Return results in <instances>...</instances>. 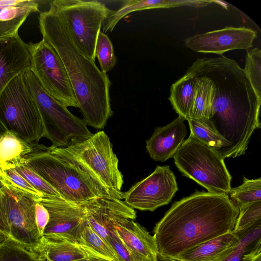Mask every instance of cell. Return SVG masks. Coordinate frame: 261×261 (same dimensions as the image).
<instances>
[{"mask_svg":"<svg viewBox=\"0 0 261 261\" xmlns=\"http://www.w3.org/2000/svg\"><path fill=\"white\" fill-rule=\"evenodd\" d=\"M189 69L206 76L212 82L210 116L205 123H200L227 143L224 159L244 154L253 133L260 127L261 99L243 69L223 55L198 58Z\"/></svg>","mask_w":261,"mask_h":261,"instance_id":"cell-1","label":"cell"},{"mask_svg":"<svg viewBox=\"0 0 261 261\" xmlns=\"http://www.w3.org/2000/svg\"><path fill=\"white\" fill-rule=\"evenodd\" d=\"M239 214L228 194L196 191L175 202L154 228L159 257L174 260L185 251L232 231Z\"/></svg>","mask_w":261,"mask_h":261,"instance_id":"cell-2","label":"cell"},{"mask_svg":"<svg viewBox=\"0 0 261 261\" xmlns=\"http://www.w3.org/2000/svg\"><path fill=\"white\" fill-rule=\"evenodd\" d=\"M38 19L42 39L53 47L65 67L83 120L87 125L103 128L113 114L108 75L83 54L53 7L40 12Z\"/></svg>","mask_w":261,"mask_h":261,"instance_id":"cell-3","label":"cell"},{"mask_svg":"<svg viewBox=\"0 0 261 261\" xmlns=\"http://www.w3.org/2000/svg\"><path fill=\"white\" fill-rule=\"evenodd\" d=\"M32 147V151L23 157L25 163L66 201L80 205L104 196L115 197L81 167L50 147Z\"/></svg>","mask_w":261,"mask_h":261,"instance_id":"cell-4","label":"cell"},{"mask_svg":"<svg viewBox=\"0 0 261 261\" xmlns=\"http://www.w3.org/2000/svg\"><path fill=\"white\" fill-rule=\"evenodd\" d=\"M50 148L81 167L115 197L124 199L119 161L104 131H98L87 138L72 139L65 147Z\"/></svg>","mask_w":261,"mask_h":261,"instance_id":"cell-5","label":"cell"},{"mask_svg":"<svg viewBox=\"0 0 261 261\" xmlns=\"http://www.w3.org/2000/svg\"><path fill=\"white\" fill-rule=\"evenodd\" d=\"M0 121L7 132L31 146L44 137L41 115L23 74L13 79L0 95Z\"/></svg>","mask_w":261,"mask_h":261,"instance_id":"cell-6","label":"cell"},{"mask_svg":"<svg viewBox=\"0 0 261 261\" xmlns=\"http://www.w3.org/2000/svg\"><path fill=\"white\" fill-rule=\"evenodd\" d=\"M182 175L193 179L208 192L228 194L231 176L223 157L190 134L173 156Z\"/></svg>","mask_w":261,"mask_h":261,"instance_id":"cell-7","label":"cell"},{"mask_svg":"<svg viewBox=\"0 0 261 261\" xmlns=\"http://www.w3.org/2000/svg\"><path fill=\"white\" fill-rule=\"evenodd\" d=\"M23 76L38 106L44 137L51 141V147H65L72 139H83L93 135L82 119L73 115L43 89L30 70L24 72Z\"/></svg>","mask_w":261,"mask_h":261,"instance_id":"cell-8","label":"cell"},{"mask_svg":"<svg viewBox=\"0 0 261 261\" xmlns=\"http://www.w3.org/2000/svg\"><path fill=\"white\" fill-rule=\"evenodd\" d=\"M49 6L63 18L83 54L95 61L101 26L113 11L96 0H54Z\"/></svg>","mask_w":261,"mask_h":261,"instance_id":"cell-9","label":"cell"},{"mask_svg":"<svg viewBox=\"0 0 261 261\" xmlns=\"http://www.w3.org/2000/svg\"><path fill=\"white\" fill-rule=\"evenodd\" d=\"M0 188L10 237L39 252L42 237L35 221L36 200L16 187L1 169Z\"/></svg>","mask_w":261,"mask_h":261,"instance_id":"cell-10","label":"cell"},{"mask_svg":"<svg viewBox=\"0 0 261 261\" xmlns=\"http://www.w3.org/2000/svg\"><path fill=\"white\" fill-rule=\"evenodd\" d=\"M28 45L30 70L41 87L66 107L78 108L65 67L55 50L43 39Z\"/></svg>","mask_w":261,"mask_h":261,"instance_id":"cell-11","label":"cell"},{"mask_svg":"<svg viewBox=\"0 0 261 261\" xmlns=\"http://www.w3.org/2000/svg\"><path fill=\"white\" fill-rule=\"evenodd\" d=\"M178 190L169 166H158L150 175L125 192L123 199L134 209L153 212L169 204Z\"/></svg>","mask_w":261,"mask_h":261,"instance_id":"cell-12","label":"cell"},{"mask_svg":"<svg viewBox=\"0 0 261 261\" xmlns=\"http://www.w3.org/2000/svg\"><path fill=\"white\" fill-rule=\"evenodd\" d=\"M36 201L47 209L49 215L42 237L49 241L75 243V236L86 221L83 207L61 197L44 196Z\"/></svg>","mask_w":261,"mask_h":261,"instance_id":"cell-13","label":"cell"},{"mask_svg":"<svg viewBox=\"0 0 261 261\" xmlns=\"http://www.w3.org/2000/svg\"><path fill=\"white\" fill-rule=\"evenodd\" d=\"M80 205L89 226L106 242L108 236L116 226L136 218L134 208L124 200L113 196L94 198Z\"/></svg>","mask_w":261,"mask_h":261,"instance_id":"cell-14","label":"cell"},{"mask_svg":"<svg viewBox=\"0 0 261 261\" xmlns=\"http://www.w3.org/2000/svg\"><path fill=\"white\" fill-rule=\"evenodd\" d=\"M256 37V32L250 28L226 27L189 37L185 45L195 52L222 55L231 50L252 47Z\"/></svg>","mask_w":261,"mask_h":261,"instance_id":"cell-15","label":"cell"},{"mask_svg":"<svg viewBox=\"0 0 261 261\" xmlns=\"http://www.w3.org/2000/svg\"><path fill=\"white\" fill-rule=\"evenodd\" d=\"M30 68L29 45L18 34L0 39V95L13 79Z\"/></svg>","mask_w":261,"mask_h":261,"instance_id":"cell-16","label":"cell"},{"mask_svg":"<svg viewBox=\"0 0 261 261\" xmlns=\"http://www.w3.org/2000/svg\"><path fill=\"white\" fill-rule=\"evenodd\" d=\"M185 120L178 117L163 127H158L146 141V148L151 159L165 162L173 158L187 134Z\"/></svg>","mask_w":261,"mask_h":261,"instance_id":"cell-17","label":"cell"},{"mask_svg":"<svg viewBox=\"0 0 261 261\" xmlns=\"http://www.w3.org/2000/svg\"><path fill=\"white\" fill-rule=\"evenodd\" d=\"M115 229L129 250L134 261H159L153 236L138 223L129 220L116 226Z\"/></svg>","mask_w":261,"mask_h":261,"instance_id":"cell-18","label":"cell"},{"mask_svg":"<svg viewBox=\"0 0 261 261\" xmlns=\"http://www.w3.org/2000/svg\"><path fill=\"white\" fill-rule=\"evenodd\" d=\"M239 241V237L233 231L228 232L185 251L174 260L221 261Z\"/></svg>","mask_w":261,"mask_h":261,"instance_id":"cell-19","label":"cell"},{"mask_svg":"<svg viewBox=\"0 0 261 261\" xmlns=\"http://www.w3.org/2000/svg\"><path fill=\"white\" fill-rule=\"evenodd\" d=\"M238 244L221 261H253L261 254V221L239 232Z\"/></svg>","mask_w":261,"mask_h":261,"instance_id":"cell-20","label":"cell"},{"mask_svg":"<svg viewBox=\"0 0 261 261\" xmlns=\"http://www.w3.org/2000/svg\"><path fill=\"white\" fill-rule=\"evenodd\" d=\"M197 79L186 73L171 86L169 100L173 108L185 120L190 118Z\"/></svg>","mask_w":261,"mask_h":261,"instance_id":"cell-21","label":"cell"},{"mask_svg":"<svg viewBox=\"0 0 261 261\" xmlns=\"http://www.w3.org/2000/svg\"><path fill=\"white\" fill-rule=\"evenodd\" d=\"M186 73L195 76L197 79L190 118L204 123L209 119L211 114L212 100L211 80L206 76L189 68Z\"/></svg>","mask_w":261,"mask_h":261,"instance_id":"cell-22","label":"cell"},{"mask_svg":"<svg viewBox=\"0 0 261 261\" xmlns=\"http://www.w3.org/2000/svg\"><path fill=\"white\" fill-rule=\"evenodd\" d=\"M39 251L46 261H74L94 257L76 243L49 241L43 237Z\"/></svg>","mask_w":261,"mask_h":261,"instance_id":"cell-23","label":"cell"},{"mask_svg":"<svg viewBox=\"0 0 261 261\" xmlns=\"http://www.w3.org/2000/svg\"><path fill=\"white\" fill-rule=\"evenodd\" d=\"M75 243L90 255L108 261H119L110 245L89 226L87 221L78 230Z\"/></svg>","mask_w":261,"mask_h":261,"instance_id":"cell-24","label":"cell"},{"mask_svg":"<svg viewBox=\"0 0 261 261\" xmlns=\"http://www.w3.org/2000/svg\"><path fill=\"white\" fill-rule=\"evenodd\" d=\"M32 147L7 132L0 138V169L14 165L32 151Z\"/></svg>","mask_w":261,"mask_h":261,"instance_id":"cell-25","label":"cell"},{"mask_svg":"<svg viewBox=\"0 0 261 261\" xmlns=\"http://www.w3.org/2000/svg\"><path fill=\"white\" fill-rule=\"evenodd\" d=\"M0 261H46L38 251L29 248L11 237L0 243Z\"/></svg>","mask_w":261,"mask_h":261,"instance_id":"cell-26","label":"cell"},{"mask_svg":"<svg viewBox=\"0 0 261 261\" xmlns=\"http://www.w3.org/2000/svg\"><path fill=\"white\" fill-rule=\"evenodd\" d=\"M228 194L238 208L249 203L261 201V178L249 179L244 177L243 184L231 188Z\"/></svg>","mask_w":261,"mask_h":261,"instance_id":"cell-27","label":"cell"},{"mask_svg":"<svg viewBox=\"0 0 261 261\" xmlns=\"http://www.w3.org/2000/svg\"><path fill=\"white\" fill-rule=\"evenodd\" d=\"M188 121L190 134L216 150L223 157L228 147L226 141L197 120L190 118Z\"/></svg>","mask_w":261,"mask_h":261,"instance_id":"cell-28","label":"cell"},{"mask_svg":"<svg viewBox=\"0 0 261 261\" xmlns=\"http://www.w3.org/2000/svg\"><path fill=\"white\" fill-rule=\"evenodd\" d=\"M245 75L256 96L261 99V51L258 48L248 50L246 55Z\"/></svg>","mask_w":261,"mask_h":261,"instance_id":"cell-29","label":"cell"},{"mask_svg":"<svg viewBox=\"0 0 261 261\" xmlns=\"http://www.w3.org/2000/svg\"><path fill=\"white\" fill-rule=\"evenodd\" d=\"M14 168L31 186L43 195L62 198L53 187L27 165L24 158L19 160L14 165Z\"/></svg>","mask_w":261,"mask_h":261,"instance_id":"cell-30","label":"cell"},{"mask_svg":"<svg viewBox=\"0 0 261 261\" xmlns=\"http://www.w3.org/2000/svg\"><path fill=\"white\" fill-rule=\"evenodd\" d=\"M95 57L98 61L100 70L107 74L114 68L117 63L112 43L108 35L101 31L96 41Z\"/></svg>","mask_w":261,"mask_h":261,"instance_id":"cell-31","label":"cell"},{"mask_svg":"<svg viewBox=\"0 0 261 261\" xmlns=\"http://www.w3.org/2000/svg\"><path fill=\"white\" fill-rule=\"evenodd\" d=\"M239 214L233 231L244 230L261 221V201L243 205L239 207Z\"/></svg>","mask_w":261,"mask_h":261,"instance_id":"cell-32","label":"cell"},{"mask_svg":"<svg viewBox=\"0 0 261 261\" xmlns=\"http://www.w3.org/2000/svg\"><path fill=\"white\" fill-rule=\"evenodd\" d=\"M10 180L18 189L32 196L36 200L44 196L35 189L28 181L20 175L13 167H8L2 170Z\"/></svg>","mask_w":261,"mask_h":261,"instance_id":"cell-33","label":"cell"},{"mask_svg":"<svg viewBox=\"0 0 261 261\" xmlns=\"http://www.w3.org/2000/svg\"><path fill=\"white\" fill-rule=\"evenodd\" d=\"M107 242L116 254L119 261H134L129 250L120 238L116 229L109 234Z\"/></svg>","mask_w":261,"mask_h":261,"instance_id":"cell-34","label":"cell"},{"mask_svg":"<svg viewBox=\"0 0 261 261\" xmlns=\"http://www.w3.org/2000/svg\"><path fill=\"white\" fill-rule=\"evenodd\" d=\"M49 219L47 209L39 202L35 205V221L40 235L43 237L44 231Z\"/></svg>","mask_w":261,"mask_h":261,"instance_id":"cell-35","label":"cell"},{"mask_svg":"<svg viewBox=\"0 0 261 261\" xmlns=\"http://www.w3.org/2000/svg\"><path fill=\"white\" fill-rule=\"evenodd\" d=\"M0 231L7 237H10V230L1 196H0Z\"/></svg>","mask_w":261,"mask_h":261,"instance_id":"cell-36","label":"cell"},{"mask_svg":"<svg viewBox=\"0 0 261 261\" xmlns=\"http://www.w3.org/2000/svg\"><path fill=\"white\" fill-rule=\"evenodd\" d=\"M22 0H0V13L6 8L20 3Z\"/></svg>","mask_w":261,"mask_h":261,"instance_id":"cell-37","label":"cell"},{"mask_svg":"<svg viewBox=\"0 0 261 261\" xmlns=\"http://www.w3.org/2000/svg\"><path fill=\"white\" fill-rule=\"evenodd\" d=\"M74 261H108V260L102 259V258H100L90 256V257H87L85 258H83L81 259L76 260H74Z\"/></svg>","mask_w":261,"mask_h":261,"instance_id":"cell-38","label":"cell"},{"mask_svg":"<svg viewBox=\"0 0 261 261\" xmlns=\"http://www.w3.org/2000/svg\"><path fill=\"white\" fill-rule=\"evenodd\" d=\"M7 132V129L0 121V138Z\"/></svg>","mask_w":261,"mask_h":261,"instance_id":"cell-39","label":"cell"},{"mask_svg":"<svg viewBox=\"0 0 261 261\" xmlns=\"http://www.w3.org/2000/svg\"><path fill=\"white\" fill-rule=\"evenodd\" d=\"M7 238L3 233L0 232V243L4 241Z\"/></svg>","mask_w":261,"mask_h":261,"instance_id":"cell-40","label":"cell"},{"mask_svg":"<svg viewBox=\"0 0 261 261\" xmlns=\"http://www.w3.org/2000/svg\"><path fill=\"white\" fill-rule=\"evenodd\" d=\"M253 261H261V254L256 257L253 260Z\"/></svg>","mask_w":261,"mask_h":261,"instance_id":"cell-41","label":"cell"},{"mask_svg":"<svg viewBox=\"0 0 261 261\" xmlns=\"http://www.w3.org/2000/svg\"><path fill=\"white\" fill-rule=\"evenodd\" d=\"M2 190L0 188V196L2 195Z\"/></svg>","mask_w":261,"mask_h":261,"instance_id":"cell-42","label":"cell"},{"mask_svg":"<svg viewBox=\"0 0 261 261\" xmlns=\"http://www.w3.org/2000/svg\"><path fill=\"white\" fill-rule=\"evenodd\" d=\"M173 261H179V260H173Z\"/></svg>","mask_w":261,"mask_h":261,"instance_id":"cell-43","label":"cell"},{"mask_svg":"<svg viewBox=\"0 0 261 261\" xmlns=\"http://www.w3.org/2000/svg\"><path fill=\"white\" fill-rule=\"evenodd\" d=\"M0 232H1V231H0Z\"/></svg>","mask_w":261,"mask_h":261,"instance_id":"cell-44","label":"cell"}]
</instances>
